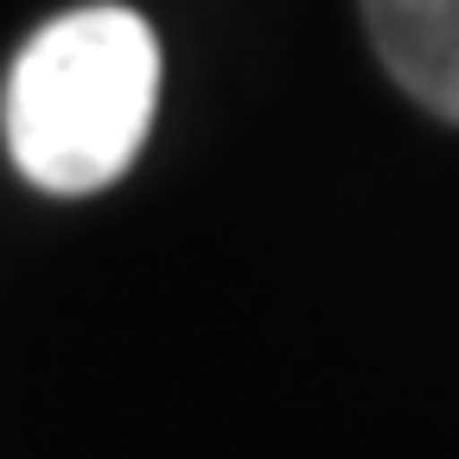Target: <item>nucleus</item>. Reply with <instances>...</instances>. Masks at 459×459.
<instances>
[{
  "mask_svg": "<svg viewBox=\"0 0 459 459\" xmlns=\"http://www.w3.org/2000/svg\"><path fill=\"white\" fill-rule=\"evenodd\" d=\"M160 102V39L128 7H77L26 39L7 77V153L51 198H83L134 166Z\"/></svg>",
  "mask_w": 459,
  "mask_h": 459,
  "instance_id": "f257e3e1",
  "label": "nucleus"
},
{
  "mask_svg": "<svg viewBox=\"0 0 459 459\" xmlns=\"http://www.w3.org/2000/svg\"><path fill=\"white\" fill-rule=\"evenodd\" d=\"M383 71L428 115L459 122V0H364Z\"/></svg>",
  "mask_w": 459,
  "mask_h": 459,
  "instance_id": "f03ea898",
  "label": "nucleus"
}]
</instances>
